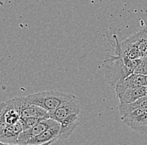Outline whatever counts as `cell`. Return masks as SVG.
I'll use <instances>...</instances> for the list:
<instances>
[{
    "label": "cell",
    "instance_id": "6da1fadb",
    "mask_svg": "<svg viewBox=\"0 0 147 145\" xmlns=\"http://www.w3.org/2000/svg\"><path fill=\"white\" fill-rule=\"evenodd\" d=\"M115 47L114 54H111L106 60V77L111 86L115 87L116 84L133 74L136 68L140 63L141 59L129 60L120 51L119 41L116 35H114Z\"/></svg>",
    "mask_w": 147,
    "mask_h": 145
},
{
    "label": "cell",
    "instance_id": "7a4b0ae2",
    "mask_svg": "<svg viewBox=\"0 0 147 145\" xmlns=\"http://www.w3.org/2000/svg\"><path fill=\"white\" fill-rule=\"evenodd\" d=\"M25 98L29 103L37 105L48 112H51L65 101L75 98V96L57 90H50L30 94L25 97Z\"/></svg>",
    "mask_w": 147,
    "mask_h": 145
},
{
    "label": "cell",
    "instance_id": "3957f363",
    "mask_svg": "<svg viewBox=\"0 0 147 145\" xmlns=\"http://www.w3.org/2000/svg\"><path fill=\"white\" fill-rule=\"evenodd\" d=\"M20 120L15 98L6 100L0 102V129L7 125L13 124Z\"/></svg>",
    "mask_w": 147,
    "mask_h": 145
},
{
    "label": "cell",
    "instance_id": "277c9868",
    "mask_svg": "<svg viewBox=\"0 0 147 145\" xmlns=\"http://www.w3.org/2000/svg\"><path fill=\"white\" fill-rule=\"evenodd\" d=\"M122 123L138 133H147V108L136 110L121 119Z\"/></svg>",
    "mask_w": 147,
    "mask_h": 145
},
{
    "label": "cell",
    "instance_id": "5b68a950",
    "mask_svg": "<svg viewBox=\"0 0 147 145\" xmlns=\"http://www.w3.org/2000/svg\"><path fill=\"white\" fill-rule=\"evenodd\" d=\"M58 124H59V123L55 121L54 119H51L49 118H45L42 121H40L35 126H34L29 129L23 131L18 136V140H17V144L27 145L28 142L31 138L38 136V134L42 133L43 132H45V130L50 128V127L57 126Z\"/></svg>",
    "mask_w": 147,
    "mask_h": 145
},
{
    "label": "cell",
    "instance_id": "8992f818",
    "mask_svg": "<svg viewBox=\"0 0 147 145\" xmlns=\"http://www.w3.org/2000/svg\"><path fill=\"white\" fill-rule=\"evenodd\" d=\"M18 108L20 118H49V112L37 105L29 103L25 97H14Z\"/></svg>",
    "mask_w": 147,
    "mask_h": 145
},
{
    "label": "cell",
    "instance_id": "52a82bcc",
    "mask_svg": "<svg viewBox=\"0 0 147 145\" xmlns=\"http://www.w3.org/2000/svg\"><path fill=\"white\" fill-rule=\"evenodd\" d=\"M74 113H80V105L76 97L68 101H65L55 110L49 112V118L60 123L69 115Z\"/></svg>",
    "mask_w": 147,
    "mask_h": 145
},
{
    "label": "cell",
    "instance_id": "ba28073f",
    "mask_svg": "<svg viewBox=\"0 0 147 145\" xmlns=\"http://www.w3.org/2000/svg\"><path fill=\"white\" fill-rule=\"evenodd\" d=\"M147 85V76L140 75V74H131L118 84H116L114 87L116 97H118L121 93L129 89L137 88L146 86Z\"/></svg>",
    "mask_w": 147,
    "mask_h": 145
},
{
    "label": "cell",
    "instance_id": "9c48e42d",
    "mask_svg": "<svg viewBox=\"0 0 147 145\" xmlns=\"http://www.w3.org/2000/svg\"><path fill=\"white\" fill-rule=\"evenodd\" d=\"M24 131L21 120L18 122L7 125L0 129V142L4 144H17V140L19 134Z\"/></svg>",
    "mask_w": 147,
    "mask_h": 145
},
{
    "label": "cell",
    "instance_id": "30bf717a",
    "mask_svg": "<svg viewBox=\"0 0 147 145\" xmlns=\"http://www.w3.org/2000/svg\"><path fill=\"white\" fill-rule=\"evenodd\" d=\"M80 114H70L60 122V130L58 136V140L67 139L72 134L75 127L80 123L79 121Z\"/></svg>",
    "mask_w": 147,
    "mask_h": 145
},
{
    "label": "cell",
    "instance_id": "8fae6325",
    "mask_svg": "<svg viewBox=\"0 0 147 145\" xmlns=\"http://www.w3.org/2000/svg\"><path fill=\"white\" fill-rule=\"evenodd\" d=\"M59 130H60V123L57 126L50 127L45 130V132H43L42 133L38 134V136L31 138L28 142L27 145H41L49 142L55 143V141H58Z\"/></svg>",
    "mask_w": 147,
    "mask_h": 145
},
{
    "label": "cell",
    "instance_id": "7c38bea8",
    "mask_svg": "<svg viewBox=\"0 0 147 145\" xmlns=\"http://www.w3.org/2000/svg\"><path fill=\"white\" fill-rule=\"evenodd\" d=\"M127 39L137 48L140 59L147 57V24L143 29Z\"/></svg>",
    "mask_w": 147,
    "mask_h": 145
},
{
    "label": "cell",
    "instance_id": "4fadbf2b",
    "mask_svg": "<svg viewBox=\"0 0 147 145\" xmlns=\"http://www.w3.org/2000/svg\"><path fill=\"white\" fill-rule=\"evenodd\" d=\"M145 96H147L146 86L137 87L133 89H129L119 95L117 97L119 100L120 104H128L130 102L136 101Z\"/></svg>",
    "mask_w": 147,
    "mask_h": 145
},
{
    "label": "cell",
    "instance_id": "5bb4252c",
    "mask_svg": "<svg viewBox=\"0 0 147 145\" xmlns=\"http://www.w3.org/2000/svg\"><path fill=\"white\" fill-rule=\"evenodd\" d=\"M141 108H147V96H145L136 101L128 104H120L118 106V111L120 115V118H124L132 112Z\"/></svg>",
    "mask_w": 147,
    "mask_h": 145
},
{
    "label": "cell",
    "instance_id": "9a60e30c",
    "mask_svg": "<svg viewBox=\"0 0 147 145\" xmlns=\"http://www.w3.org/2000/svg\"><path fill=\"white\" fill-rule=\"evenodd\" d=\"M46 118H20L24 131L29 129L34 126H35L38 124L40 121H42L43 119Z\"/></svg>",
    "mask_w": 147,
    "mask_h": 145
},
{
    "label": "cell",
    "instance_id": "2e32d148",
    "mask_svg": "<svg viewBox=\"0 0 147 145\" xmlns=\"http://www.w3.org/2000/svg\"><path fill=\"white\" fill-rule=\"evenodd\" d=\"M134 74H140V75L147 76V57L141 59L140 63L139 64V65L134 71Z\"/></svg>",
    "mask_w": 147,
    "mask_h": 145
},
{
    "label": "cell",
    "instance_id": "e0dca14e",
    "mask_svg": "<svg viewBox=\"0 0 147 145\" xmlns=\"http://www.w3.org/2000/svg\"><path fill=\"white\" fill-rule=\"evenodd\" d=\"M53 144V142H49V143H47V144H41V145H50ZM0 145H19V144H4V143H2L0 142Z\"/></svg>",
    "mask_w": 147,
    "mask_h": 145
},
{
    "label": "cell",
    "instance_id": "ac0fdd59",
    "mask_svg": "<svg viewBox=\"0 0 147 145\" xmlns=\"http://www.w3.org/2000/svg\"><path fill=\"white\" fill-rule=\"evenodd\" d=\"M146 94H147V85H146Z\"/></svg>",
    "mask_w": 147,
    "mask_h": 145
}]
</instances>
